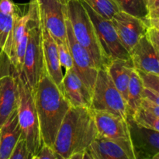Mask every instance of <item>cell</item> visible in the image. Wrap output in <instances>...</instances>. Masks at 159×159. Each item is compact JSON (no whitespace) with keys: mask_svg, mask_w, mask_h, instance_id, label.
Segmentation results:
<instances>
[{"mask_svg":"<svg viewBox=\"0 0 159 159\" xmlns=\"http://www.w3.org/2000/svg\"><path fill=\"white\" fill-rule=\"evenodd\" d=\"M20 11L12 0H0V47L9 56L15 20Z\"/></svg>","mask_w":159,"mask_h":159,"instance_id":"d6986e66","label":"cell"},{"mask_svg":"<svg viewBox=\"0 0 159 159\" xmlns=\"http://www.w3.org/2000/svg\"><path fill=\"white\" fill-rule=\"evenodd\" d=\"M9 159H34V155L30 152L26 139L23 135L14 146Z\"/></svg>","mask_w":159,"mask_h":159,"instance_id":"4316f807","label":"cell"},{"mask_svg":"<svg viewBox=\"0 0 159 159\" xmlns=\"http://www.w3.org/2000/svg\"><path fill=\"white\" fill-rule=\"evenodd\" d=\"M127 121L135 159H159V131L139 125L130 115Z\"/></svg>","mask_w":159,"mask_h":159,"instance_id":"ba28073f","label":"cell"},{"mask_svg":"<svg viewBox=\"0 0 159 159\" xmlns=\"http://www.w3.org/2000/svg\"><path fill=\"white\" fill-rule=\"evenodd\" d=\"M66 34L67 42L72 57L73 69L92 94L98 68L94 65L88 52L75 40L68 19L66 20Z\"/></svg>","mask_w":159,"mask_h":159,"instance_id":"8fae6325","label":"cell"},{"mask_svg":"<svg viewBox=\"0 0 159 159\" xmlns=\"http://www.w3.org/2000/svg\"><path fill=\"white\" fill-rule=\"evenodd\" d=\"M42 46L45 69L51 80L63 93V77L62 67L59 60L57 44L48 30L41 25Z\"/></svg>","mask_w":159,"mask_h":159,"instance_id":"9a60e30c","label":"cell"},{"mask_svg":"<svg viewBox=\"0 0 159 159\" xmlns=\"http://www.w3.org/2000/svg\"><path fill=\"white\" fill-rule=\"evenodd\" d=\"M129 54L135 69L159 75V54L145 35L138 40Z\"/></svg>","mask_w":159,"mask_h":159,"instance_id":"2e32d148","label":"cell"},{"mask_svg":"<svg viewBox=\"0 0 159 159\" xmlns=\"http://www.w3.org/2000/svg\"><path fill=\"white\" fill-rule=\"evenodd\" d=\"M15 74L13 65L7 53L0 47V79Z\"/></svg>","mask_w":159,"mask_h":159,"instance_id":"f1b7e54d","label":"cell"},{"mask_svg":"<svg viewBox=\"0 0 159 159\" xmlns=\"http://www.w3.org/2000/svg\"><path fill=\"white\" fill-rule=\"evenodd\" d=\"M57 44V53H58L59 60L61 67L65 68V71L72 69L73 68V61L71 57V51L68 47V42L61 40H54Z\"/></svg>","mask_w":159,"mask_h":159,"instance_id":"484cf974","label":"cell"},{"mask_svg":"<svg viewBox=\"0 0 159 159\" xmlns=\"http://www.w3.org/2000/svg\"><path fill=\"white\" fill-rule=\"evenodd\" d=\"M92 112L98 134L111 139L130 140L127 120L107 112L96 110Z\"/></svg>","mask_w":159,"mask_h":159,"instance_id":"5bb4252c","label":"cell"},{"mask_svg":"<svg viewBox=\"0 0 159 159\" xmlns=\"http://www.w3.org/2000/svg\"><path fill=\"white\" fill-rule=\"evenodd\" d=\"M30 19V12L23 15H20L15 20L12 30V44H11L9 57L13 65L15 74H20L23 63L25 51L29 37L28 20Z\"/></svg>","mask_w":159,"mask_h":159,"instance_id":"4fadbf2b","label":"cell"},{"mask_svg":"<svg viewBox=\"0 0 159 159\" xmlns=\"http://www.w3.org/2000/svg\"><path fill=\"white\" fill-rule=\"evenodd\" d=\"M118 37L128 52L145 35L149 24L146 20L119 11L111 19Z\"/></svg>","mask_w":159,"mask_h":159,"instance_id":"7c38bea8","label":"cell"},{"mask_svg":"<svg viewBox=\"0 0 159 159\" xmlns=\"http://www.w3.org/2000/svg\"><path fill=\"white\" fill-rule=\"evenodd\" d=\"M143 89H144V86H143L142 82L136 69L134 68L130 73L128 92H127V115L133 116L137 110L139 108L140 104L142 100Z\"/></svg>","mask_w":159,"mask_h":159,"instance_id":"603a6c76","label":"cell"},{"mask_svg":"<svg viewBox=\"0 0 159 159\" xmlns=\"http://www.w3.org/2000/svg\"><path fill=\"white\" fill-rule=\"evenodd\" d=\"M19 92L15 74L0 79V127L18 107Z\"/></svg>","mask_w":159,"mask_h":159,"instance_id":"ac0fdd59","label":"cell"},{"mask_svg":"<svg viewBox=\"0 0 159 159\" xmlns=\"http://www.w3.org/2000/svg\"><path fill=\"white\" fill-rule=\"evenodd\" d=\"M132 118L137 124L142 127L159 131L158 104L142 98L139 108Z\"/></svg>","mask_w":159,"mask_h":159,"instance_id":"7402d4cb","label":"cell"},{"mask_svg":"<svg viewBox=\"0 0 159 159\" xmlns=\"http://www.w3.org/2000/svg\"><path fill=\"white\" fill-rule=\"evenodd\" d=\"M145 36L154 47L155 51L159 54V27L149 26L148 27Z\"/></svg>","mask_w":159,"mask_h":159,"instance_id":"1f68e13d","label":"cell"},{"mask_svg":"<svg viewBox=\"0 0 159 159\" xmlns=\"http://www.w3.org/2000/svg\"><path fill=\"white\" fill-rule=\"evenodd\" d=\"M148 11V22L150 26L159 27V0H144Z\"/></svg>","mask_w":159,"mask_h":159,"instance_id":"f546056e","label":"cell"},{"mask_svg":"<svg viewBox=\"0 0 159 159\" xmlns=\"http://www.w3.org/2000/svg\"><path fill=\"white\" fill-rule=\"evenodd\" d=\"M33 96L43 142L53 147L59 127L71 105L46 69L33 90Z\"/></svg>","mask_w":159,"mask_h":159,"instance_id":"6da1fadb","label":"cell"},{"mask_svg":"<svg viewBox=\"0 0 159 159\" xmlns=\"http://www.w3.org/2000/svg\"><path fill=\"white\" fill-rule=\"evenodd\" d=\"M103 18L111 20L120 9L115 0H81Z\"/></svg>","mask_w":159,"mask_h":159,"instance_id":"d4e9b609","label":"cell"},{"mask_svg":"<svg viewBox=\"0 0 159 159\" xmlns=\"http://www.w3.org/2000/svg\"><path fill=\"white\" fill-rule=\"evenodd\" d=\"M120 10L148 22V11L144 0H115ZM150 26V24H149Z\"/></svg>","mask_w":159,"mask_h":159,"instance_id":"cb8c5ba5","label":"cell"},{"mask_svg":"<svg viewBox=\"0 0 159 159\" xmlns=\"http://www.w3.org/2000/svg\"><path fill=\"white\" fill-rule=\"evenodd\" d=\"M21 135L16 109L0 127V159H9L12 149Z\"/></svg>","mask_w":159,"mask_h":159,"instance_id":"ffe728a7","label":"cell"},{"mask_svg":"<svg viewBox=\"0 0 159 159\" xmlns=\"http://www.w3.org/2000/svg\"><path fill=\"white\" fill-rule=\"evenodd\" d=\"M30 19L28 20L29 37L23 58L20 75L32 90L37 86L45 69L42 46L41 23L38 13L37 0L29 3Z\"/></svg>","mask_w":159,"mask_h":159,"instance_id":"277c9868","label":"cell"},{"mask_svg":"<svg viewBox=\"0 0 159 159\" xmlns=\"http://www.w3.org/2000/svg\"><path fill=\"white\" fill-rule=\"evenodd\" d=\"M63 94L71 107L90 108L91 93L73 68L64 75Z\"/></svg>","mask_w":159,"mask_h":159,"instance_id":"e0dca14e","label":"cell"},{"mask_svg":"<svg viewBox=\"0 0 159 159\" xmlns=\"http://www.w3.org/2000/svg\"><path fill=\"white\" fill-rule=\"evenodd\" d=\"M142 98L152 101V102L159 105V93H157V92L147 88H144L143 89Z\"/></svg>","mask_w":159,"mask_h":159,"instance_id":"d6a6232c","label":"cell"},{"mask_svg":"<svg viewBox=\"0 0 159 159\" xmlns=\"http://www.w3.org/2000/svg\"><path fill=\"white\" fill-rule=\"evenodd\" d=\"M97 134L91 109L70 107L53 148L61 159H70L74 154L85 152Z\"/></svg>","mask_w":159,"mask_h":159,"instance_id":"7a4b0ae2","label":"cell"},{"mask_svg":"<svg viewBox=\"0 0 159 159\" xmlns=\"http://www.w3.org/2000/svg\"><path fill=\"white\" fill-rule=\"evenodd\" d=\"M34 159H61L56 153L54 148L43 143L38 153L34 157Z\"/></svg>","mask_w":159,"mask_h":159,"instance_id":"4dcf8cb0","label":"cell"},{"mask_svg":"<svg viewBox=\"0 0 159 159\" xmlns=\"http://www.w3.org/2000/svg\"><path fill=\"white\" fill-rule=\"evenodd\" d=\"M82 4L94 25L99 44L109 63L115 59L131 61L130 54L123 46L118 37L111 20L103 18L93 10L88 5L84 2Z\"/></svg>","mask_w":159,"mask_h":159,"instance_id":"52a82bcc","label":"cell"},{"mask_svg":"<svg viewBox=\"0 0 159 159\" xmlns=\"http://www.w3.org/2000/svg\"><path fill=\"white\" fill-rule=\"evenodd\" d=\"M90 109L127 120V102L112 81L107 68L98 69L91 94Z\"/></svg>","mask_w":159,"mask_h":159,"instance_id":"8992f818","label":"cell"},{"mask_svg":"<svg viewBox=\"0 0 159 159\" xmlns=\"http://www.w3.org/2000/svg\"><path fill=\"white\" fill-rule=\"evenodd\" d=\"M18 85L19 99L17 113L22 135L26 139L28 148L34 157L40 151L43 140L38 116L34 103L33 90L20 75H16Z\"/></svg>","mask_w":159,"mask_h":159,"instance_id":"5b68a950","label":"cell"},{"mask_svg":"<svg viewBox=\"0 0 159 159\" xmlns=\"http://www.w3.org/2000/svg\"><path fill=\"white\" fill-rule=\"evenodd\" d=\"M134 67L132 61H126L123 59H115L111 61L107 66V71L127 102L128 85L130 82V73Z\"/></svg>","mask_w":159,"mask_h":159,"instance_id":"44dd1931","label":"cell"},{"mask_svg":"<svg viewBox=\"0 0 159 159\" xmlns=\"http://www.w3.org/2000/svg\"><path fill=\"white\" fill-rule=\"evenodd\" d=\"M138 75L142 82L144 88L149 89L159 93V75L137 70Z\"/></svg>","mask_w":159,"mask_h":159,"instance_id":"83f0119b","label":"cell"},{"mask_svg":"<svg viewBox=\"0 0 159 159\" xmlns=\"http://www.w3.org/2000/svg\"><path fill=\"white\" fill-rule=\"evenodd\" d=\"M42 26L54 40L66 41V6L59 0H37Z\"/></svg>","mask_w":159,"mask_h":159,"instance_id":"9c48e42d","label":"cell"},{"mask_svg":"<svg viewBox=\"0 0 159 159\" xmlns=\"http://www.w3.org/2000/svg\"><path fill=\"white\" fill-rule=\"evenodd\" d=\"M59 1H60L61 2L63 5L66 6V5L68 4V2L70 1V0H59Z\"/></svg>","mask_w":159,"mask_h":159,"instance_id":"836d02e7","label":"cell"},{"mask_svg":"<svg viewBox=\"0 0 159 159\" xmlns=\"http://www.w3.org/2000/svg\"><path fill=\"white\" fill-rule=\"evenodd\" d=\"M84 159H135L130 140H116L97 134L85 149Z\"/></svg>","mask_w":159,"mask_h":159,"instance_id":"30bf717a","label":"cell"},{"mask_svg":"<svg viewBox=\"0 0 159 159\" xmlns=\"http://www.w3.org/2000/svg\"><path fill=\"white\" fill-rule=\"evenodd\" d=\"M66 14L75 38L88 52L96 68H107L109 62L99 44L94 25L82 2L70 0L66 5Z\"/></svg>","mask_w":159,"mask_h":159,"instance_id":"3957f363","label":"cell"}]
</instances>
